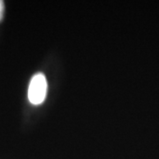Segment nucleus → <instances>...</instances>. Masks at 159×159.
Returning <instances> with one entry per match:
<instances>
[{"mask_svg": "<svg viewBox=\"0 0 159 159\" xmlns=\"http://www.w3.org/2000/svg\"><path fill=\"white\" fill-rule=\"evenodd\" d=\"M4 10H5L4 2L0 0V20H2V18H3V15H4Z\"/></svg>", "mask_w": 159, "mask_h": 159, "instance_id": "2", "label": "nucleus"}, {"mask_svg": "<svg viewBox=\"0 0 159 159\" xmlns=\"http://www.w3.org/2000/svg\"><path fill=\"white\" fill-rule=\"evenodd\" d=\"M47 93V80L43 74H34L29 87V99L33 104H41L44 101Z\"/></svg>", "mask_w": 159, "mask_h": 159, "instance_id": "1", "label": "nucleus"}]
</instances>
